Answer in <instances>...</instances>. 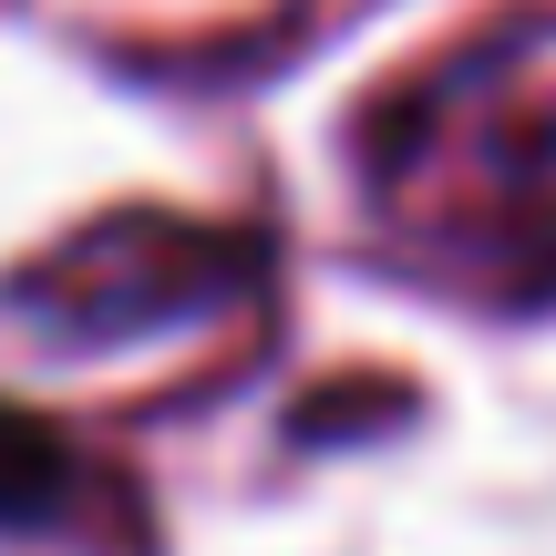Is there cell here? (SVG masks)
<instances>
[{"label": "cell", "instance_id": "1", "mask_svg": "<svg viewBox=\"0 0 556 556\" xmlns=\"http://www.w3.org/2000/svg\"><path fill=\"white\" fill-rule=\"evenodd\" d=\"M62 484H73V443H62L52 422H31V413H11V402H0V526L52 516Z\"/></svg>", "mask_w": 556, "mask_h": 556}]
</instances>
